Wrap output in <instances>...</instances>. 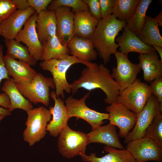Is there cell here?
<instances>
[{"label":"cell","instance_id":"43","mask_svg":"<svg viewBox=\"0 0 162 162\" xmlns=\"http://www.w3.org/2000/svg\"><path fill=\"white\" fill-rule=\"evenodd\" d=\"M152 46L156 50L160 57V61L162 62V47L157 45H153Z\"/></svg>","mask_w":162,"mask_h":162},{"label":"cell","instance_id":"36","mask_svg":"<svg viewBox=\"0 0 162 162\" xmlns=\"http://www.w3.org/2000/svg\"><path fill=\"white\" fill-rule=\"evenodd\" d=\"M102 19H105L112 13L115 0H99Z\"/></svg>","mask_w":162,"mask_h":162},{"label":"cell","instance_id":"10","mask_svg":"<svg viewBox=\"0 0 162 162\" xmlns=\"http://www.w3.org/2000/svg\"><path fill=\"white\" fill-rule=\"evenodd\" d=\"M162 109L156 97L152 95L143 109L137 114V119L134 128L127 137L124 142L128 143L135 140L144 137L146 130L151 124L155 116Z\"/></svg>","mask_w":162,"mask_h":162},{"label":"cell","instance_id":"21","mask_svg":"<svg viewBox=\"0 0 162 162\" xmlns=\"http://www.w3.org/2000/svg\"><path fill=\"white\" fill-rule=\"evenodd\" d=\"M36 28L41 44L56 35L57 23L55 11L46 9L38 14Z\"/></svg>","mask_w":162,"mask_h":162},{"label":"cell","instance_id":"41","mask_svg":"<svg viewBox=\"0 0 162 162\" xmlns=\"http://www.w3.org/2000/svg\"><path fill=\"white\" fill-rule=\"evenodd\" d=\"M11 112L9 110L0 106V115L7 116L11 115Z\"/></svg>","mask_w":162,"mask_h":162},{"label":"cell","instance_id":"37","mask_svg":"<svg viewBox=\"0 0 162 162\" xmlns=\"http://www.w3.org/2000/svg\"><path fill=\"white\" fill-rule=\"evenodd\" d=\"M52 0H28L30 7L32 8L38 14L47 9Z\"/></svg>","mask_w":162,"mask_h":162},{"label":"cell","instance_id":"18","mask_svg":"<svg viewBox=\"0 0 162 162\" xmlns=\"http://www.w3.org/2000/svg\"><path fill=\"white\" fill-rule=\"evenodd\" d=\"M86 134L89 143H98L114 148L124 149L119 141L116 126L110 123L101 126Z\"/></svg>","mask_w":162,"mask_h":162},{"label":"cell","instance_id":"9","mask_svg":"<svg viewBox=\"0 0 162 162\" xmlns=\"http://www.w3.org/2000/svg\"><path fill=\"white\" fill-rule=\"evenodd\" d=\"M127 144L126 149L137 162L162 160V146L149 138L144 137Z\"/></svg>","mask_w":162,"mask_h":162},{"label":"cell","instance_id":"4","mask_svg":"<svg viewBox=\"0 0 162 162\" xmlns=\"http://www.w3.org/2000/svg\"><path fill=\"white\" fill-rule=\"evenodd\" d=\"M15 83L20 93L32 103H41L46 106L50 104V88H55L52 78L46 77L40 73L30 82Z\"/></svg>","mask_w":162,"mask_h":162},{"label":"cell","instance_id":"19","mask_svg":"<svg viewBox=\"0 0 162 162\" xmlns=\"http://www.w3.org/2000/svg\"><path fill=\"white\" fill-rule=\"evenodd\" d=\"M4 59L8 74L15 83L30 82L37 74L36 71L24 62L17 60L7 54L4 56Z\"/></svg>","mask_w":162,"mask_h":162},{"label":"cell","instance_id":"6","mask_svg":"<svg viewBox=\"0 0 162 162\" xmlns=\"http://www.w3.org/2000/svg\"><path fill=\"white\" fill-rule=\"evenodd\" d=\"M152 95L149 85L137 79L120 92L116 101L137 114L144 108Z\"/></svg>","mask_w":162,"mask_h":162},{"label":"cell","instance_id":"22","mask_svg":"<svg viewBox=\"0 0 162 162\" xmlns=\"http://www.w3.org/2000/svg\"><path fill=\"white\" fill-rule=\"evenodd\" d=\"M139 63L143 71V79L147 82L162 77V62L158 59L155 50L147 54L140 55Z\"/></svg>","mask_w":162,"mask_h":162},{"label":"cell","instance_id":"20","mask_svg":"<svg viewBox=\"0 0 162 162\" xmlns=\"http://www.w3.org/2000/svg\"><path fill=\"white\" fill-rule=\"evenodd\" d=\"M67 46L69 54L80 61L91 62L97 58V53L91 39L74 36Z\"/></svg>","mask_w":162,"mask_h":162},{"label":"cell","instance_id":"38","mask_svg":"<svg viewBox=\"0 0 162 162\" xmlns=\"http://www.w3.org/2000/svg\"><path fill=\"white\" fill-rule=\"evenodd\" d=\"M3 48V46L0 43V84L2 80L10 78L4 59ZM1 94L0 92V95Z\"/></svg>","mask_w":162,"mask_h":162},{"label":"cell","instance_id":"35","mask_svg":"<svg viewBox=\"0 0 162 162\" xmlns=\"http://www.w3.org/2000/svg\"><path fill=\"white\" fill-rule=\"evenodd\" d=\"M87 5L91 15L98 21L102 19L99 0H83Z\"/></svg>","mask_w":162,"mask_h":162},{"label":"cell","instance_id":"17","mask_svg":"<svg viewBox=\"0 0 162 162\" xmlns=\"http://www.w3.org/2000/svg\"><path fill=\"white\" fill-rule=\"evenodd\" d=\"M122 34L115 38L120 52L127 55L131 52L144 55L155 50L152 46L145 44L126 26Z\"/></svg>","mask_w":162,"mask_h":162},{"label":"cell","instance_id":"44","mask_svg":"<svg viewBox=\"0 0 162 162\" xmlns=\"http://www.w3.org/2000/svg\"><path fill=\"white\" fill-rule=\"evenodd\" d=\"M4 116L0 115V121L2 120L5 117Z\"/></svg>","mask_w":162,"mask_h":162},{"label":"cell","instance_id":"33","mask_svg":"<svg viewBox=\"0 0 162 162\" xmlns=\"http://www.w3.org/2000/svg\"><path fill=\"white\" fill-rule=\"evenodd\" d=\"M16 10L14 0H0V22Z\"/></svg>","mask_w":162,"mask_h":162},{"label":"cell","instance_id":"12","mask_svg":"<svg viewBox=\"0 0 162 162\" xmlns=\"http://www.w3.org/2000/svg\"><path fill=\"white\" fill-rule=\"evenodd\" d=\"M106 110L109 113V123L117 126L119 136L125 138L136 124L137 114L117 101L107 106Z\"/></svg>","mask_w":162,"mask_h":162},{"label":"cell","instance_id":"34","mask_svg":"<svg viewBox=\"0 0 162 162\" xmlns=\"http://www.w3.org/2000/svg\"><path fill=\"white\" fill-rule=\"evenodd\" d=\"M150 84L152 94L156 97L162 109V77L155 79L150 82Z\"/></svg>","mask_w":162,"mask_h":162},{"label":"cell","instance_id":"3","mask_svg":"<svg viewBox=\"0 0 162 162\" xmlns=\"http://www.w3.org/2000/svg\"><path fill=\"white\" fill-rule=\"evenodd\" d=\"M78 63L83 64L88 67H92L94 64L80 61L76 57L70 55L62 59L44 60L40 64V66L43 70L50 71L52 75L57 97L61 96L63 98L64 91L68 93L71 92V85L67 81L66 74L71 66Z\"/></svg>","mask_w":162,"mask_h":162},{"label":"cell","instance_id":"27","mask_svg":"<svg viewBox=\"0 0 162 162\" xmlns=\"http://www.w3.org/2000/svg\"><path fill=\"white\" fill-rule=\"evenodd\" d=\"M43 52L42 60L62 59L69 56L67 46L63 44L57 35L42 44Z\"/></svg>","mask_w":162,"mask_h":162},{"label":"cell","instance_id":"11","mask_svg":"<svg viewBox=\"0 0 162 162\" xmlns=\"http://www.w3.org/2000/svg\"><path fill=\"white\" fill-rule=\"evenodd\" d=\"M117 66L112 69V76L120 87V92L134 82L141 70L139 64L132 63L128 55L117 51L114 54Z\"/></svg>","mask_w":162,"mask_h":162},{"label":"cell","instance_id":"25","mask_svg":"<svg viewBox=\"0 0 162 162\" xmlns=\"http://www.w3.org/2000/svg\"><path fill=\"white\" fill-rule=\"evenodd\" d=\"M1 90L8 96L10 102L9 109L11 112L15 109H19L27 112L33 109L32 103L25 98L16 88L13 78L6 79Z\"/></svg>","mask_w":162,"mask_h":162},{"label":"cell","instance_id":"1","mask_svg":"<svg viewBox=\"0 0 162 162\" xmlns=\"http://www.w3.org/2000/svg\"><path fill=\"white\" fill-rule=\"evenodd\" d=\"M73 94L83 88L91 91L100 88L105 94L104 100L108 104L116 101L120 93V87L113 78L110 70L103 64L94 63L91 67H86L81 72L80 76L71 84Z\"/></svg>","mask_w":162,"mask_h":162},{"label":"cell","instance_id":"8","mask_svg":"<svg viewBox=\"0 0 162 162\" xmlns=\"http://www.w3.org/2000/svg\"><path fill=\"white\" fill-rule=\"evenodd\" d=\"M89 143L86 134L70 129L67 124L59 134L58 146L59 151L68 159L85 154L86 146Z\"/></svg>","mask_w":162,"mask_h":162},{"label":"cell","instance_id":"26","mask_svg":"<svg viewBox=\"0 0 162 162\" xmlns=\"http://www.w3.org/2000/svg\"><path fill=\"white\" fill-rule=\"evenodd\" d=\"M159 26L154 18L146 16L144 26L137 36L147 45L162 47V37L160 33Z\"/></svg>","mask_w":162,"mask_h":162},{"label":"cell","instance_id":"16","mask_svg":"<svg viewBox=\"0 0 162 162\" xmlns=\"http://www.w3.org/2000/svg\"><path fill=\"white\" fill-rule=\"evenodd\" d=\"M56 35L62 44L67 46L74 34V13L70 8L62 6L55 10Z\"/></svg>","mask_w":162,"mask_h":162},{"label":"cell","instance_id":"31","mask_svg":"<svg viewBox=\"0 0 162 162\" xmlns=\"http://www.w3.org/2000/svg\"><path fill=\"white\" fill-rule=\"evenodd\" d=\"M149 138L162 146V114L159 112L146 129L144 137Z\"/></svg>","mask_w":162,"mask_h":162},{"label":"cell","instance_id":"14","mask_svg":"<svg viewBox=\"0 0 162 162\" xmlns=\"http://www.w3.org/2000/svg\"><path fill=\"white\" fill-rule=\"evenodd\" d=\"M36 13L32 7L16 10L0 22V36L5 40L15 39L29 18Z\"/></svg>","mask_w":162,"mask_h":162},{"label":"cell","instance_id":"29","mask_svg":"<svg viewBox=\"0 0 162 162\" xmlns=\"http://www.w3.org/2000/svg\"><path fill=\"white\" fill-rule=\"evenodd\" d=\"M152 0H140L136 10L126 26L137 36L144 26L147 10Z\"/></svg>","mask_w":162,"mask_h":162},{"label":"cell","instance_id":"32","mask_svg":"<svg viewBox=\"0 0 162 162\" xmlns=\"http://www.w3.org/2000/svg\"><path fill=\"white\" fill-rule=\"evenodd\" d=\"M62 6L70 8L74 13L80 10L89 11L88 6L82 0H52L47 8L48 10L54 11L57 8Z\"/></svg>","mask_w":162,"mask_h":162},{"label":"cell","instance_id":"23","mask_svg":"<svg viewBox=\"0 0 162 162\" xmlns=\"http://www.w3.org/2000/svg\"><path fill=\"white\" fill-rule=\"evenodd\" d=\"M74 36L92 39L98 21L88 11L74 13Z\"/></svg>","mask_w":162,"mask_h":162},{"label":"cell","instance_id":"30","mask_svg":"<svg viewBox=\"0 0 162 162\" xmlns=\"http://www.w3.org/2000/svg\"><path fill=\"white\" fill-rule=\"evenodd\" d=\"M140 0H115L112 15L126 23L134 14Z\"/></svg>","mask_w":162,"mask_h":162},{"label":"cell","instance_id":"42","mask_svg":"<svg viewBox=\"0 0 162 162\" xmlns=\"http://www.w3.org/2000/svg\"><path fill=\"white\" fill-rule=\"evenodd\" d=\"M156 22L159 26H162V11L160 13L154 18Z\"/></svg>","mask_w":162,"mask_h":162},{"label":"cell","instance_id":"7","mask_svg":"<svg viewBox=\"0 0 162 162\" xmlns=\"http://www.w3.org/2000/svg\"><path fill=\"white\" fill-rule=\"evenodd\" d=\"M89 95L90 92H88L80 99L69 96L65 103L69 118L75 117L85 120L91 126L92 130L104 123V120H108L109 114L100 112L88 107L85 101Z\"/></svg>","mask_w":162,"mask_h":162},{"label":"cell","instance_id":"24","mask_svg":"<svg viewBox=\"0 0 162 162\" xmlns=\"http://www.w3.org/2000/svg\"><path fill=\"white\" fill-rule=\"evenodd\" d=\"M104 149L108 153L101 157H97L93 153L89 155L85 154L80 156L83 161L86 162H137L126 149L118 150L106 146Z\"/></svg>","mask_w":162,"mask_h":162},{"label":"cell","instance_id":"40","mask_svg":"<svg viewBox=\"0 0 162 162\" xmlns=\"http://www.w3.org/2000/svg\"><path fill=\"white\" fill-rule=\"evenodd\" d=\"M14 1L17 10H26L30 7L28 0H14Z\"/></svg>","mask_w":162,"mask_h":162},{"label":"cell","instance_id":"13","mask_svg":"<svg viewBox=\"0 0 162 162\" xmlns=\"http://www.w3.org/2000/svg\"><path fill=\"white\" fill-rule=\"evenodd\" d=\"M37 16L35 13L29 18L15 39L24 44L31 55L38 61L42 60L43 49L36 29Z\"/></svg>","mask_w":162,"mask_h":162},{"label":"cell","instance_id":"39","mask_svg":"<svg viewBox=\"0 0 162 162\" xmlns=\"http://www.w3.org/2000/svg\"><path fill=\"white\" fill-rule=\"evenodd\" d=\"M10 102L8 95L4 92L0 95V106L5 109H9Z\"/></svg>","mask_w":162,"mask_h":162},{"label":"cell","instance_id":"2","mask_svg":"<svg viewBox=\"0 0 162 162\" xmlns=\"http://www.w3.org/2000/svg\"><path fill=\"white\" fill-rule=\"evenodd\" d=\"M126 24L112 14L98 21L92 40L104 64L110 61L111 54L117 52L115 38Z\"/></svg>","mask_w":162,"mask_h":162},{"label":"cell","instance_id":"15","mask_svg":"<svg viewBox=\"0 0 162 162\" xmlns=\"http://www.w3.org/2000/svg\"><path fill=\"white\" fill-rule=\"evenodd\" d=\"M50 97L53 100L54 105L49 108L52 119L47 124L46 130L51 136L56 137L68 124L69 118L63 100L60 97H57L54 91L50 93Z\"/></svg>","mask_w":162,"mask_h":162},{"label":"cell","instance_id":"28","mask_svg":"<svg viewBox=\"0 0 162 162\" xmlns=\"http://www.w3.org/2000/svg\"><path fill=\"white\" fill-rule=\"evenodd\" d=\"M7 47V54L12 58L24 62L31 65H34L37 61L30 54L28 48L15 39L4 40Z\"/></svg>","mask_w":162,"mask_h":162},{"label":"cell","instance_id":"5","mask_svg":"<svg viewBox=\"0 0 162 162\" xmlns=\"http://www.w3.org/2000/svg\"><path fill=\"white\" fill-rule=\"evenodd\" d=\"M26 128L23 133L24 141L31 146L43 139L46 134L48 123L51 118L49 110L41 106L27 112Z\"/></svg>","mask_w":162,"mask_h":162}]
</instances>
